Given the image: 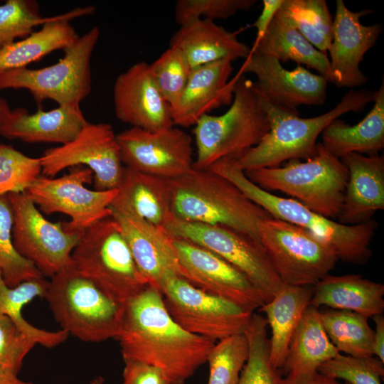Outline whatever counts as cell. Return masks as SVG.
<instances>
[{
    "mask_svg": "<svg viewBox=\"0 0 384 384\" xmlns=\"http://www.w3.org/2000/svg\"><path fill=\"white\" fill-rule=\"evenodd\" d=\"M116 339L124 361L158 368L168 384H185L206 363L215 343L178 325L166 310L160 290L151 285L125 304Z\"/></svg>",
    "mask_w": 384,
    "mask_h": 384,
    "instance_id": "obj_1",
    "label": "cell"
},
{
    "mask_svg": "<svg viewBox=\"0 0 384 384\" xmlns=\"http://www.w3.org/2000/svg\"><path fill=\"white\" fill-rule=\"evenodd\" d=\"M208 169L231 181L273 218L299 226L322 239L334 250L338 260L363 265L371 258L370 245L378 225L375 220L344 225L311 210L293 198L274 195L252 182L235 159H220Z\"/></svg>",
    "mask_w": 384,
    "mask_h": 384,
    "instance_id": "obj_2",
    "label": "cell"
},
{
    "mask_svg": "<svg viewBox=\"0 0 384 384\" xmlns=\"http://www.w3.org/2000/svg\"><path fill=\"white\" fill-rule=\"evenodd\" d=\"M375 94L373 90L351 89L332 110L310 118L300 117L298 111L274 105L262 97L270 129L256 146L236 159L238 166L245 172L313 156L324 128L343 114L364 110L373 102Z\"/></svg>",
    "mask_w": 384,
    "mask_h": 384,
    "instance_id": "obj_3",
    "label": "cell"
},
{
    "mask_svg": "<svg viewBox=\"0 0 384 384\" xmlns=\"http://www.w3.org/2000/svg\"><path fill=\"white\" fill-rule=\"evenodd\" d=\"M175 218L226 226L260 240L257 225L272 217L250 201L231 181L210 169L193 168L170 179Z\"/></svg>",
    "mask_w": 384,
    "mask_h": 384,
    "instance_id": "obj_4",
    "label": "cell"
},
{
    "mask_svg": "<svg viewBox=\"0 0 384 384\" xmlns=\"http://www.w3.org/2000/svg\"><path fill=\"white\" fill-rule=\"evenodd\" d=\"M238 73L229 109L220 115L205 114L195 124L196 169H207L225 158L239 159L270 129L262 97L255 82Z\"/></svg>",
    "mask_w": 384,
    "mask_h": 384,
    "instance_id": "obj_5",
    "label": "cell"
},
{
    "mask_svg": "<svg viewBox=\"0 0 384 384\" xmlns=\"http://www.w3.org/2000/svg\"><path fill=\"white\" fill-rule=\"evenodd\" d=\"M61 330L82 341L117 337L125 304L72 265L50 277L44 297Z\"/></svg>",
    "mask_w": 384,
    "mask_h": 384,
    "instance_id": "obj_6",
    "label": "cell"
},
{
    "mask_svg": "<svg viewBox=\"0 0 384 384\" xmlns=\"http://www.w3.org/2000/svg\"><path fill=\"white\" fill-rule=\"evenodd\" d=\"M261 188L279 191L326 218H337L343 204L348 171L341 160L317 142L315 154L291 160L283 166L245 171Z\"/></svg>",
    "mask_w": 384,
    "mask_h": 384,
    "instance_id": "obj_7",
    "label": "cell"
},
{
    "mask_svg": "<svg viewBox=\"0 0 384 384\" xmlns=\"http://www.w3.org/2000/svg\"><path fill=\"white\" fill-rule=\"evenodd\" d=\"M71 260L74 269L124 304L149 285L112 216L82 232Z\"/></svg>",
    "mask_w": 384,
    "mask_h": 384,
    "instance_id": "obj_8",
    "label": "cell"
},
{
    "mask_svg": "<svg viewBox=\"0 0 384 384\" xmlns=\"http://www.w3.org/2000/svg\"><path fill=\"white\" fill-rule=\"evenodd\" d=\"M100 34L99 28L92 27L65 48L63 57L51 65L0 74V90L26 89L38 104L50 100L58 106H80L92 90L90 60Z\"/></svg>",
    "mask_w": 384,
    "mask_h": 384,
    "instance_id": "obj_9",
    "label": "cell"
},
{
    "mask_svg": "<svg viewBox=\"0 0 384 384\" xmlns=\"http://www.w3.org/2000/svg\"><path fill=\"white\" fill-rule=\"evenodd\" d=\"M261 244L284 285L314 286L335 267L334 250L314 233L273 217L257 225Z\"/></svg>",
    "mask_w": 384,
    "mask_h": 384,
    "instance_id": "obj_10",
    "label": "cell"
},
{
    "mask_svg": "<svg viewBox=\"0 0 384 384\" xmlns=\"http://www.w3.org/2000/svg\"><path fill=\"white\" fill-rule=\"evenodd\" d=\"M159 290L166 310L178 325L215 342L243 333L254 313L208 294L176 274L167 276Z\"/></svg>",
    "mask_w": 384,
    "mask_h": 384,
    "instance_id": "obj_11",
    "label": "cell"
},
{
    "mask_svg": "<svg viewBox=\"0 0 384 384\" xmlns=\"http://www.w3.org/2000/svg\"><path fill=\"white\" fill-rule=\"evenodd\" d=\"M166 229L174 237L197 244L237 268L255 285L265 303L285 286L261 242L246 233L226 226L187 222L175 218Z\"/></svg>",
    "mask_w": 384,
    "mask_h": 384,
    "instance_id": "obj_12",
    "label": "cell"
},
{
    "mask_svg": "<svg viewBox=\"0 0 384 384\" xmlns=\"http://www.w3.org/2000/svg\"><path fill=\"white\" fill-rule=\"evenodd\" d=\"M7 197L16 251L44 277H52L70 267L72 252L82 233L68 232L62 223L49 221L25 192L10 193Z\"/></svg>",
    "mask_w": 384,
    "mask_h": 384,
    "instance_id": "obj_13",
    "label": "cell"
},
{
    "mask_svg": "<svg viewBox=\"0 0 384 384\" xmlns=\"http://www.w3.org/2000/svg\"><path fill=\"white\" fill-rule=\"evenodd\" d=\"M93 179L92 171L84 166L70 168L58 178L40 176L25 191L38 209L47 215L60 213L70 221L63 223L70 233H82L97 221L112 215L110 205L117 188L90 190L85 184Z\"/></svg>",
    "mask_w": 384,
    "mask_h": 384,
    "instance_id": "obj_14",
    "label": "cell"
},
{
    "mask_svg": "<svg viewBox=\"0 0 384 384\" xmlns=\"http://www.w3.org/2000/svg\"><path fill=\"white\" fill-rule=\"evenodd\" d=\"M39 158L42 174L47 177L68 168H89L96 191L117 188L124 167L117 135L105 122H88L72 141L46 149Z\"/></svg>",
    "mask_w": 384,
    "mask_h": 384,
    "instance_id": "obj_15",
    "label": "cell"
},
{
    "mask_svg": "<svg viewBox=\"0 0 384 384\" xmlns=\"http://www.w3.org/2000/svg\"><path fill=\"white\" fill-rule=\"evenodd\" d=\"M117 140L124 166L167 179L193 168L192 138L174 126L155 132L132 127L117 134Z\"/></svg>",
    "mask_w": 384,
    "mask_h": 384,
    "instance_id": "obj_16",
    "label": "cell"
},
{
    "mask_svg": "<svg viewBox=\"0 0 384 384\" xmlns=\"http://www.w3.org/2000/svg\"><path fill=\"white\" fill-rule=\"evenodd\" d=\"M182 277L204 292L254 312L265 302L251 281L214 252L174 237Z\"/></svg>",
    "mask_w": 384,
    "mask_h": 384,
    "instance_id": "obj_17",
    "label": "cell"
},
{
    "mask_svg": "<svg viewBox=\"0 0 384 384\" xmlns=\"http://www.w3.org/2000/svg\"><path fill=\"white\" fill-rule=\"evenodd\" d=\"M257 77L255 87L267 102L293 111L300 105H322L326 99L329 81L297 65L284 68L276 58L250 53L239 72Z\"/></svg>",
    "mask_w": 384,
    "mask_h": 384,
    "instance_id": "obj_18",
    "label": "cell"
},
{
    "mask_svg": "<svg viewBox=\"0 0 384 384\" xmlns=\"http://www.w3.org/2000/svg\"><path fill=\"white\" fill-rule=\"evenodd\" d=\"M373 12L370 9L352 11L343 0L336 1L333 38L329 51L331 82L338 87H360L368 80L360 69V63L375 44L383 27L380 23L363 25L360 18Z\"/></svg>",
    "mask_w": 384,
    "mask_h": 384,
    "instance_id": "obj_19",
    "label": "cell"
},
{
    "mask_svg": "<svg viewBox=\"0 0 384 384\" xmlns=\"http://www.w3.org/2000/svg\"><path fill=\"white\" fill-rule=\"evenodd\" d=\"M113 99L117 118L132 127L155 132L174 126L171 106L144 61L117 77Z\"/></svg>",
    "mask_w": 384,
    "mask_h": 384,
    "instance_id": "obj_20",
    "label": "cell"
},
{
    "mask_svg": "<svg viewBox=\"0 0 384 384\" xmlns=\"http://www.w3.org/2000/svg\"><path fill=\"white\" fill-rule=\"evenodd\" d=\"M233 60L225 58L191 70L186 87L171 109L173 124L189 127L205 114L224 105H230L238 78L231 80Z\"/></svg>",
    "mask_w": 384,
    "mask_h": 384,
    "instance_id": "obj_21",
    "label": "cell"
},
{
    "mask_svg": "<svg viewBox=\"0 0 384 384\" xmlns=\"http://www.w3.org/2000/svg\"><path fill=\"white\" fill-rule=\"evenodd\" d=\"M111 216L119 223L137 267L149 285L159 289L167 276L182 277L174 238L166 228L112 212Z\"/></svg>",
    "mask_w": 384,
    "mask_h": 384,
    "instance_id": "obj_22",
    "label": "cell"
},
{
    "mask_svg": "<svg viewBox=\"0 0 384 384\" xmlns=\"http://www.w3.org/2000/svg\"><path fill=\"white\" fill-rule=\"evenodd\" d=\"M80 106H58L29 114L27 110H12L5 99L0 119V136L26 143L65 144L87 125Z\"/></svg>",
    "mask_w": 384,
    "mask_h": 384,
    "instance_id": "obj_23",
    "label": "cell"
},
{
    "mask_svg": "<svg viewBox=\"0 0 384 384\" xmlns=\"http://www.w3.org/2000/svg\"><path fill=\"white\" fill-rule=\"evenodd\" d=\"M112 213L166 228L174 220L170 179L123 167Z\"/></svg>",
    "mask_w": 384,
    "mask_h": 384,
    "instance_id": "obj_24",
    "label": "cell"
},
{
    "mask_svg": "<svg viewBox=\"0 0 384 384\" xmlns=\"http://www.w3.org/2000/svg\"><path fill=\"white\" fill-rule=\"evenodd\" d=\"M348 178L338 222L356 225L384 209V157L351 153L340 159Z\"/></svg>",
    "mask_w": 384,
    "mask_h": 384,
    "instance_id": "obj_25",
    "label": "cell"
},
{
    "mask_svg": "<svg viewBox=\"0 0 384 384\" xmlns=\"http://www.w3.org/2000/svg\"><path fill=\"white\" fill-rule=\"evenodd\" d=\"M92 6L73 9L53 18L20 41H14L0 49V74L26 66L57 50H65L80 36L70 21L95 11Z\"/></svg>",
    "mask_w": 384,
    "mask_h": 384,
    "instance_id": "obj_26",
    "label": "cell"
},
{
    "mask_svg": "<svg viewBox=\"0 0 384 384\" xmlns=\"http://www.w3.org/2000/svg\"><path fill=\"white\" fill-rule=\"evenodd\" d=\"M170 46L184 54L192 69L225 58L245 60L250 53V48L240 41L235 33L206 18L181 25L172 36Z\"/></svg>",
    "mask_w": 384,
    "mask_h": 384,
    "instance_id": "obj_27",
    "label": "cell"
},
{
    "mask_svg": "<svg viewBox=\"0 0 384 384\" xmlns=\"http://www.w3.org/2000/svg\"><path fill=\"white\" fill-rule=\"evenodd\" d=\"M384 284L360 274H327L314 287L310 306L347 310L372 318L384 311Z\"/></svg>",
    "mask_w": 384,
    "mask_h": 384,
    "instance_id": "obj_28",
    "label": "cell"
},
{
    "mask_svg": "<svg viewBox=\"0 0 384 384\" xmlns=\"http://www.w3.org/2000/svg\"><path fill=\"white\" fill-rule=\"evenodd\" d=\"M374 105L358 124L353 126L336 119L321 132L324 146L341 159L358 153L368 156L378 154L384 147V82L375 91Z\"/></svg>",
    "mask_w": 384,
    "mask_h": 384,
    "instance_id": "obj_29",
    "label": "cell"
},
{
    "mask_svg": "<svg viewBox=\"0 0 384 384\" xmlns=\"http://www.w3.org/2000/svg\"><path fill=\"white\" fill-rule=\"evenodd\" d=\"M314 287L285 285L260 308L271 329L270 360L276 370L282 368L292 338L310 306Z\"/></svg>",
    "mask_w": 384,
    "mask_h": 384,
    "instance_id": "obj_30",
    "label": "cell"
},
{
    "mask_svg": "<svg viewBox=\"0 0 384 384\" xmlns=\"http://www.w3.org/2000/svg\"><path fill=\"white\" fill-rule=\"evenodd\" d=\"M339 353L324 329L320 311L309 306L292 338L281 369L292 376L311 374Z\"/></svg>",
    "mask_w": 384,
    "mask_h": 384,
    "instance_id": "obj_31",
    "label": "cell"
},
{
    "mask_svg": "<svg viewBox=\"0 0 384 384\" xmlns=\"http://www.w3.org/2000/svg\"><path fill=\"white\" fill-rule=\"evenodd\" d=\"M250 53L269 55L280 63L292 60L307 65L331 82L329 59L326 53L316 49L298 31L275 17L262 38L250 48Z\"/></svg>",
    "mask_w": 384,
    "mask_h": 384,
    "instance_id": "obj_32",
    "label": "cell"
},
{
    "mask_svg": "<svg viewBox=\"0 0 384 384\" xmlns=\"http://www.w3.org/2000/svg\"><path fill=\"white\" fill-rule=\"evenodd\" d=\"M49 281L44 277L24 281L9 287L0 272V313L9 316L37 344L51 348L65 342L69 334L63 331H46L33 326L22 315V309L35 298H44Z\"/></svg>",
    "mask_w": 384,
    "mask_h": 384,
    "instance_id": "obj_33",
    "label": "cell"
},
{
    "mask_svg": "<svg viewBox=\"0 0 384 384\" xmlns=\"http://www.w3.org/2000/svg\"><path fill=\"white\" fill-rule=\"evenodd\" d=\"M274 17L298 31L319 50H329L333 19L325 0H284Z\"/></svg>",
    "mask_w": 384,
    "mask_h": 384,
    "instance_id": "obj_34",
    "label": "cell"
},
{
    "mask_svg": "<svg viewBox=\"0 0 384 384\" xmlns=\"http://www.w3.org/2000/svg\"><path fill=\"white\" fill-rule=\"evenodd\" d=\"M320 312L324 329L339 353L360 358L374 356L373 329L367 316L347 310Z\"/></svg>",
    "mask_w": 384,
    "mask_h": 384,
    "instance_id": "obj_35",
    "label": "cell"
},
{
    "mask_svg": "<svg viewBox=\"0 0 384 384\" xmlns=\"http://www.w3.org/2000/svg\"><path fill=\"white\" fill-rule=\"evenodd\" d=\"M267 322L265 316L253 313L244 333L249 343V356L238 384H280L281 376L271 365Z\"/></svg>",
    "mask_w": 384,
    "mask_h": 384,
    "instance_id": "obj_36",
    "label": "cell"
},
{
    "mask_svg": "<svg viewBox=\"0 0 384 384\" xmlns=\"http://www.w3.org/2000/svg\"><path fill=\"white\" fill-rule=\"evenodd\" d=\"M12 224V211L7 195L0 196V272L9 287H14L24 281L44 277L15 249Z\"/></svg>",
    "mask_w": 384,
    "mask_h": 384,
    "instance_id": "obj_37",
    "label": "cell"
},
{
    "mask_svg": "<svg viewBox=\"0 0 384 384\" xmlns=\"http://www.w3.org/2000/svg\"><path fill=\"white\" fill-rule=\"evenodd\" d=\"M249 356V343L245 333L219 341L209 351L208 384H238Z\"/></svg>",
    "mask_w": 384,
    "mask_h": 384,
    "instance_id": "obj_38",
    "label": "cell"
},
{
    "mask_svg": "<svg viewBox=\"0 0 384 384\" xmlns=\"http://www.w3.org/2000/svg\"><path fill=\"white\" fill-rule=\"evenodd\" d=\"M149 66L159 90L172 109L178 102L192 70L187 58L179 49L170 46Z\"/></svg>",
    "mask_w": 384,
    "mask_h": 384,
    "instance_id": "obj_39",
    "label": "cell"
},
{
    "mask_svg": "<svg viewBox=\"0 0 384 384\" xmlns=\"http://www.w3.org/2000/svg\"><path fill=\"white\" fill-rule=\"evenodd\" d=\"M41 173L39 157L26 156L10 145L0 144V196L25 192Z\"/></svg>",
    "mask_w": 384,
    "mask_h": 384,
    "instance_id": "obj_40",
    "label": "cell"
},
{
    "mask_svg": "<svg viewBox=\"0 0 384 384\" xmlns=\"http://www.w3.org/2000/svg\"><path fill=\"white\" fill-rule=\"evenodd\" d=\"M53 16L43 17L38 4L31 0H8L0 5V49L23 38L33 32L37 26H42Z\"/></svg>",
    "mask_w": 384,
    "mask_h": 384,
    "instance_id": "obj_41",
    "label": "cell"
},
{
    "mask_svg": "<svg viewBox=\"0 0 384 384\" xmlns=\"http://www.w3.org/2000/svg\"><path fill=\"white\" fill-rule=\"evenodd\" d=\"M384 363L378 358L354 357L341 353L321 364L318 372L348 384H382Z\"/></svg>",
    "mask_w": 384,
    "mask_h": 384,
    "instance_id": "obj_42",
    "label": "cell"
},
{
    "mask_svg": "<svg viewBox=\"0 0 384 384\" xmlns=\"http://www.w3.org/2000/svg\"><path fill=\"white\" fill-rule=\"evenodd\" d=\"M256 2L255 0H178L175 6V19L180 26L197 18L225 19L239 11L250 10Z\"/></svg>",
    "mask_w": 384,
    "mask_h": 384,
    "instance_id": "obj_43",
    "label": "cell"
},
{
    "mask_svg": "<svg viewBox=\"0 0 384 384\" xmlns=\"http://www.w3.org/2000/svg\"><path fill=\"white\" fill-rule=\"evenodd\" d=\"M36 344L13 319L0 313V366L18 374L25 357Z\"/></svg>",
    "mask_w": 384,
    "mask_h": 384,
    "instance_id": "obj_44",
    "label": "cell"
},
{
    "mask_svg": "<svg viewBox=\"0 0 384 384\" xmlns=\"http://www.w3.org/2000/svg\"><path fill=\"white\" fill-rule=\"evenodd\" d=\"M124 362L123 384H168L158 368L139 361Z\"/></svg>",
    "mask_w": 384,
    "mask_h": 384,
    "instance_id": "obj_45",
    "label": "cell"
},
{
    "mask_svg": "<svg viewBox=\"0 0 384 384\" xmlns=\"http://www.w3.org/2000/svg\"><path fill=\"white\" fill-rule=\"evenodd\" d=\"M283 2L284 0L262 1L263 8L262 12L252 25L257 30L256 37L253 45L257 43L262 38Z\"/></svg>",
    "mask_w": 384,
    "mask_h": 384,
    "instance_id": "obj_46",
    "label": "cell"
},
{
    "mask_svg": "<svg viewBox=\"0 0 384 384\" xmlns=\"http://www.w3.org/2000/svg\"><path fill=\"white\" fill-rule=\"evenodd\" d=\"M375 323L373 336V353L384 363V316L383 314L372 317Z\"/></svg>",
    "mask_w": 384,
    "mask_h": 384,
    "instance_id": "obj_47",
    "label": "cell"
},
{
    "mask_svg": "<svg viewBox=\"0 0 384 384\" xmlns=\"http://www.w3.org/2000/svg\"><path fill=\"white\" fill-rule=\"evenodd\" d=\"M280 384H341V383L316 372L300 376L286 375L284 378H281Z\"/></svg>",
    "mask_w": 384,
    "mask_h": 384,
    "instance_id": "obj_48",
    "label": "cell"
},
{
    "mask_svg": "<svg viewBox=\"0 0 384 384\" xmlns=\"http://www.w3.org/2000/svg\"><path fill=\"white\" fill-rule=\"evenodd\" d=\"M0 384H33L32 382L24 381L18 378V374L11 369L0 366Z\"/></svg>",
    "mask_w": 384,
    "mask_h": 384,
    "instance_id": "obj_49",
    "label": "cell"
},
{
    "mask_svg": "<svg viewBox=\"0 0 384 384\" xmlns=\"http://www.w3.org/2000/svg\"><path fill=\"white\" fill-rule=\"evenodd\" d=\"M104 382H105V379L101 376H98L95 378L94 380H92L90 384H103Z\"/></svg>",
    "mask_w": 384,
    "mask_h": 384,
    "instance_id": "obj_50",
    "label": "cell"
},
{
    "mask_svg": "<svg viewBox=\"0 0 384 384\" xmlns=\"http://www.w3.org/2000/svg\"><path fill=\"white\" fill-rule=\"evenodd\" d=\"M4 100H5L4 98L0 97V119H1V112H2V108H3Z\"/></svg>",
    "mask_w": 384,
    "mask_h": 384,
    "instance_id": "obj_51",
    "label": "cell"
},
{
    "mask_svg": "<svg viewBox=\"0 0 384 384\" xmlns=\"http://www.w3.org/2000/svg\"><path fill=\"white\" fill-rule=\"evenodd\" d=\"M341 384H348V383H341Z\"/></svg>",
    "mask_w": 384,
    "mask_h": 384,
    "instance_id": "obj_52",
    "label": "cell"
}]
</instances>
